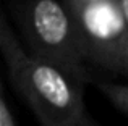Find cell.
Instances as JSON below:
<instances>
[{
    "label": "cell",
    "mask_w": 128,
    "mask_h": 126,
    "mask_svg": "<svg viewBox=\"0 0 128 126\" xmlns=\"http://www.w3.org/2000/svg\"><path fill=\"white\" fill-rule=\"evenodd\" d=\"M99 92L122 113L128 117V84L112 81H94Z\"/></svg>",
    "instance_id": "4"
},
{
    "label": "cell",
    "mask_w": 128,
    "mask_h": 126,
    "mask_svg": "<svg viewBox=\"0 0 128 126\" xmlns=\"http://www.w3.org/2000/svg\"><path fill=\"white\" fill-rule=\"evenodd\" d=\"M8 8L32 57L83 84L92 81L76 21L62 0H8Z\"/></svg>",
    "instance_id": "2"
},
{
    "label": "cell",
    "mask_w": 128,
    "mask_h": 126,
    "mask_svg": "<svg viewBox=\"0 0 128 126\" xmlns=\"http://www.w3.org/2000/svg\"><path fill=\"white\" fill-rule=\"evenodd\" d=\"M118 2V6H120V11L123 15V19H125V24L128 28V0H117Z\"/></svg>",
    "instance_id": "8"
},
{
    "label": "cell",
    "mask_w": 128,
    "mask_h": 126,
    "mask_svg": "<svg viewBox=\"0 0 128 126\" xmlns=\"http://www.w3.org/2000/svg\"><path fill=\"white\" fill-rule=\"evenodd\" d=\"M89 2H97V0H62V3L68 10H73V8H76V6H81V5H84V3H89Z\"/></svg>",
    "instance_id": "7"
},
{
    "label": "cell",
    "mask_w": 128,
    "mask_h": 126,
    "mask_svg": "<svg viewBox=\"0 0 128 126\" xmlns=\"http://www.w3.org/2000/svg\"><path fill=\"white\" fill-rule=\"evenodd\" d=\"M88 63L128 76V28L117 0H97L70 10Z\"/></svg>",
    "instance_id": "3"
},
{
    "label": "cell",
    "mask_w": 128,
    "mask_h": 126,
    "mask_svg": "<svg viewBox=\"0 0 128 126\" xmlns=\"http://www.w3.org/2000/svg\"><path fill=\"white\" fill-rule=\"evenodd\" d=\"M75 126H102V125H100V123H99V121H97L94 117H91V113L88 112V113H86L84 117H83V118H81V120H80Z\"/></svg>",
    "instance_id": "6"
},
{
    "label": "cell",
    "mask_w": 128,
    "mask_h": 126,
    "mask_svg": "<svg viewBox=\"0 0 128 126\" xmlns=\"http://www.w3.org/2000/svg\"><path fill=\"white\" fill-rule=\"evenodd\" d=\"M0 50L13 89L41 126H75L88 113L84 84L24 50L5 13L0 15Z\"/></svg>",
    "instance_id": "1"
},
{
    "label": "cell",
    "mask_w": 128,
    "mask_h": 126,
    "mask_svg": "<svg viewBox=\"0 0 128 126\" xmlns=\"http://www.w3.org/2000/svg\"><path fill=\"white\" fill-rule=\"evenodd\" d=\"M0 126H18L3 89H0Z\"/></svg>",
    "instance_id": "5"
}]
</instances>
